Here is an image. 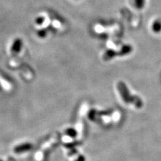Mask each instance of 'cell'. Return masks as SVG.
<instances>
[{
    "instance_id": "1",
    "label": "cell",
    "mask_w": 161,
    "mask_h": 161,
    "mask_svg": "<svg viewBox=\"0 0 161 161\" xmlns=\"http://www.w3.org/2000/svg\"><path fill=\"white\" fill-rule=\"evenodd\" d=\"M33 147V146L32 144L30 143H24L22 144H19L17 147H16L14 149V151L15 153H24L26 152H28L30 150H31Z\"/></svg>"
},
{
    "instance_id": "7",
    "label": "cell",
    "mask_w": 161,
    "mask_h": 161,
    "mask_svg": "<svg viewBox=\"0 0 161 161\" xmlns=\"http://www.w3.org/2000/svg\"><path fill=\"white\" fill-rule=\"evenodd\" d=\"M0 161H3V160H0Z\"/></svg>"
},
{
    "instance_id": "6",
    "label": "cell",
    "mask_w": 161,
    "mask_h": 161,
    "mask_svg": "<svg viewBox=\"0 0 161 161\" xmlns=\"http://www.w3.org/2000/svg\"><path fill=\"white\" fill-rule=\"evenodd\" d=\"M44 20H45V18L44 17L40 16L36 18V19H35V22H36V24L38 25H41L44 23Z\"/></svg>"
},
{
    "instance_id": "3",
    "label": "cell",
    "mask_w": 161,
    "mask_h": 161,
    "mask_svg": "<svg viewBox=\"0 0 161 161\" xmlns=\"http://www.w3.org/2000/svg\"><path fill=\"white\" fill-rule=\"evenodd\" d=\"M135 6L138 9H142L144 7L146 0H134Z\"/></svg>"
},
{
    "instance_id": "4",
    "label": "cell",
    "mask_w": 161,
    "mask_h": 161,
    "mask_svg": "<svg viewBox=\"0 0 161 161\" xmlns=\"http://www.w3.org/2000/svg\"><path fill=\"white\" fill-rule=\"evenodd\" d=\"M153 29L154 31H159L161 30V20L157 19L153 24Z\"/></svg>"
},
{
    "instance_id": "2",
    "label": "cell",
    "mask_w": 161,
    "mask_h": 161,
    "mask_svg": "<svg viewBox=\"0 0 161 161\" xmlns=\"http://www.w3.org/2000/svg\"><path fill=\"white\" fill-rule=\"evenodd\" d=\"M22 40L19 38H17L14 41L12 46L11 48V50L13 53H18L20 52L22 48Z\"/></svg>"
},
{
    "instance_id": "5",
    "label": "cell",
    "mask_w": 161,
    "mask_h": 161,
    "mask_svg": "<svg viewBox=\"0 0 161 161\" xmlns=\"http://www.w3.org/2000/svg\"><path fill=\"white\" fill-rule=\"evenodd\" d=\"M37 34H38V36L39 37H40V38H44V37H45V36H46V35H47V31H46V30L42 29V30H38V32H37Z\"/></svg>"
}]
</instances>
